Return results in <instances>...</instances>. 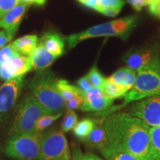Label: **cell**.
<instances>
[{"label":"cell","instance_id":"cell-29","mask_svg":"<svg viewBox=\"0 0 160 160\" xmlns=\"http://www.w3.org/2000/svg\"><path fill=\"white\" fill-rule=\"evenodd\" d=\"M99 1L100 7L102 8L122 9L125 4V2L123 0H99Z\"/></svg>","mask_w":160,"mask_h":160},{"label":"cell","instance_id":"cell-21","mask_svg":"<svg viewBox=\"0 0 160 160\" xmlns=\"http://www.w3.org/2000/svg\"><path fill=\"white\" fill-rule=\"evenodd\" d=\"M95 125V119H84L77 122L73 128L75 137L81 140H85L91 133Z\"/></svg>","mask_w":160,"mask_h":160},{"label":"cell","instance_id":"cell-36","mask_svg":"<svg viewBox=\"0 0 160 160\" xmlns=\"http://www.w3.org/2000/svg\"><path fill=\"white\" fill-rule=\"evenodd\" d=\"M148 11L153 17L160 19V0L150 5L148 7Z\"/></svg>","mask_w":160,"mask_h":160},{"label":"cell","instance_id":"cell-10","mask_svg":"<svg viewBox=\"0 0 160 160\" xmlns=\"http://www.w3.org/2000/svg\"><path fill=\"white\" fill-rule=\"evenodd\" d=\"M33 68L31 57L19 55L8 60L0 66V78L7 81L13 78L25 76Z\"/></svg>","mask_w":160,"mask_h":160},{"label":"cell","instance_id":"cell-13","mask_svg":"<svg viewBox=\"0 0 160 160\" xmlns=\"http://www.w3.org/2000/svg\"><path fill=\"white\" fill-rule=\"evenodd\" d=\"M84 142L90 147L99 151L100 153L108 147L107 131L105 126V117L95 119L94 127Z\"/></svg>","mask_w":160,"mask_h":160},{"label":"cell","instance_id":"cell-33","mask_svg":"<svg viewBox=\"0 0 160 160\" xmlns=\"http://www.w3.org/2000/svg\"><path fill=\"white\" fill-rule=\"evenodd\" d=\"M14 36L5 30H0V48L7 45V44L11 41Z\"/></svg>","mask_w":160,"mask_h":160},{"label":"cell","instance_id":"cell-1","mask_svg":"<svg viewBox=\"0 0 160 160\" xmlns=\"http://www.w3.org/2000/svg\"><path fill=\"white\" fill-rule=\"evenodd\" d=\"M108 147L152 160L150 127L128 113H113L105 117Z\"/></svg>","mask_w":160,"mask_h":160},{"label":"cell","instance_id":"cell-15","mask_svg":"<svg viewBox=\"0 0 160 160\" xmlns=\"http://www.w3.org/2000/svg\"><path fill=\"white\" fill-rule=\"evenodd\" d=\"M31 57L33 62V69L38 72L45 71L54 62L57 58H59L51 53L40 44L38 45Z\"/></svg>","mask_w":160,"mask_h":160},{"label":"cell","instance_id":"cell-22","mask_svg":"<svg viewBox=\"0 0 160 160\" xmlns=\"http://www.w3.org/2000/svg\"><path fill=\"white\" fill-rule=\"evenodd\" d=\"M101 154L107 160H144L128 152L108 148L101 152Z\"/></svg>","mask_w":160,"mask_h":160},{"label":"cell","instance_id":"cell-23","mask_svg":"<svg viewBox=\"0 0 160 160\" xmlns=\"http://www.w3.org/2000/svg\"><path fill=\"white\" fill-rule=\"evenodd\" d=\"M152 160H160V126L150 128Z\"/></svg>","mask_w":160,"mask_h":160},{"label":"cell","instance_id":"cell-6","mask_svg":"<svg viewBox=\"0 0 160 160\" xmlns=\"http://www.w3.org/2000/svg\"><path fill=\"white\" fill-rule=\"evenodd\" d=\"M45 114L48 113L39 102L31 93L27 94L18 105L9 135L36 131L37 122Z\"/></svg>","mask_w":160,"mask_h":160},{"label":"cell","instance_id":"cell-11","mask_svg":"<svg viewBox=\"0 0 160 160\" xmlns=\"http://www.w3.org/2000/svg\"><path fill=\"white\" fill-rule=\"evenodd\" d=\"M84 102L80 110L84 112H100L109 109L114 102L105 95L102 89L92 87L83 93Z\"/></svg>","mask_w":160,"mask_h":160},{"label":"cell","instance_id":"cell-28","mask_svg":"<svg viewBox=\"0 0 160 160\" xmlns=\"http://www.w3.org/2000/svg\"><path fill=\"white\" fill-rule=\"evenodd\" d=\"M20 3V0H0V19Z\"/></svg>","mask_w":160,"mask_h":160},{"label":"cell","instance_id":"cell-8","mask_svg":"<svg viewBox=\"0 0 160 160\" xmlns=\"http://www.w3.org/2000/svg\"><path fill=\"white\" fill-rule=\"evenodd\" d=\"M128 113L139 118L150 128L160 126V95L137 101Z\"/></svg>","mask_w":160,"mask_h":160},{"label":"cell","instance_id":"cell-17","mask_svg":"<svg viewBox=\"0 0 160 160\" xmlns=\"http://www.w3.org/2000/svg\"><path fill=\"white\" fill-rule=\"evenodd\" d=\"M11 45L20 55L31 57L39 45V39L37 35H26L16 39Z\"/></svg>","mask_w":160,"mask_h":160},{"label":"cell","instance_id":"cell-5","mask_svg":"<svg viewBox=\"0 0 160 160\" xmlns=\"http://www.w3.org/2000/svg\"><path fill=\"white\" fill-rule=\"evenodd\" d=\"M42 137L38 131L10 136L3 147L4 154L14 160H38Z\"/></svg>","mask_w":160,"mask_h":160},{"label":"cell","instance_id":"cell-20","mask_svg":"<svg viewBox=\"0 0 160 160\" xmlns=\"http://www.w3.org/2000/svg\"><path fill=\"white\" fill-rule=\"evenodd\" d=\"M102 91L105 95L111 98V99H115L117 98L122 97L125 95L127 92H128L130 90L124 86L119 85L118 84L113 82L112 80L109 78L105 79V83H104L102 87Z\"/></svg>","mask_w":160,"mask_h":160},{"label":"cell","instance_id":"cell-14","mask_svg":"<svg viewBox=\"0 0 160 160\" xmlns=\"http://www.w3.org/2000/svg\"><path fill=\"white\" fill-rule=\"evenodd\" d=\"M39 44L57 57L62 55L65 51V38L55 31H48L44 33Z\"/></svg>","mask_w":160,"mask_h":160},{"label":"cell","instance_id":"cell-30","mask_svg":"<svg viewBox=\"0 0 160 160\" xmlns=\"http://www.w3.org/2000/svg\"><path fill=\"white\" fill-rule=\"evenodd\" d=\"M157 1L159 0H127L128 2L137 11H140L144 7L151 5Z\"/></svg>","mask_w":160,"mask_h":160},{"label":"cell","instance_id":"cell-35","mask_svg":"<svg viewBox=\"0 0 160 160\" xmlns=\"http://www.w3.org/2000/svg\"><path fill=\"white\" fill-rule=\"evenodd\" d=\"M77 1L81 3L82 5L97 11L100 8L99 0H77Z\"/></svg>","mask_w":160,"mask_h":160},{"label":"cell","instance_id":"cell-3","mask_svg":"<svg viewBox=\"0 0 160 160\" xmlns=\"http://www.w3.org/2000/svg\"><path fill=\"white\" fill-rule=\"evenodd\" d=\"M139 21V17L138 16H129L93 26L84 31L68 36L65 39L68 44L69 48H73L81 42L91 38L116 37L125 40L128 39Z\"/></svg>","mask_w":160,"mask_h":160},{"label":"cell","instance_id":"cell-34","mask_svg":"<svg viewBox=\"0 0 160 160\" xmlns=\"http://www.w3.org/2000/svg\"><path fill=\"white\" fill-rule=\"evenodd\" d=\"M121 9L119 8H102L100 7L97 12L102 13V14L107 16L110 17H114L119 13Z\"/></svg>","mask_w":160,"mask_h":160},{"label":"cell","instance_id":"cell-38","mask_svg":"<svg viewBox=\"0 0 160 160\" xmlns=\"http://www.w3.org/2000/svg\"><path fill=\"white\" fill-rule=\"evenodd\" d=\"M47 0H20V3H28L29 5H36L38 6L45 5Z\"/></svg>","mask_w":160,"mask_h":160},{"label":"cell","instance_id":"cell-24","mask_svg":"<svg viewBox=\"0 0 160 160\" xmlns=\"http://www.w3.org/2000/svg\"><path fill=\"white\" fill-rule=\"evenodd\" d=\"M62 116V113H58L56 114H45L43 115L39 121L37 122L36 125V131L42 132L44 130L51 126L54 122Z\"/></svg>","mask_w":160,"mask_h":160},{"label":"cell","instance_id":"cell-12","mask_svg":"<svg viewBox=\"0 0 160 160\" xmlns=\"http://www.w3.org/2000/svg\"><path fill=\"white\" fill-rule=\"evenodd\" d=\"M30 6L31 5L28 3H19L14 8L8 12L0 19V28L15 35Z\"/></svg>","mask_w":160,"mask_h":160},{"label":"cell","instance_id":"cell-9","mask_svg":"<svg viewBox=\"0 0 160 160\" xmlns=\"http://www.w3.org/2000/svg\"><path fill=\"white\" fill-rule=\"evenodd\" d=\"M25 83V76H21L7 80L0 86V122L14 108Z\"/></svg>","mask_w":160,"mask_h":160},{"label":"cell","instance_id":"cell-31","mask_svg":"<svg viewBox=\"0 0 160 160\" xmlns=\"http://www.w3.org/2000/svg\"><path fill=\"white\" fill-rule=\"evenodd\" d=\"M83 102H84L83 95H79L68 102L67 104H66V107H67L68 109H70V110H76L79 108L80 109V108L82 107Z\"/></svg>","mask_w":160,"mask_h":160},{"label":"cell","instance_id":"cell-32","mask_svg":"<svg viewBox=\"0 0 160 160\" xmlns=\"http://www.w3.org/2000/svg\"><path fill=\"white\" fill-rule=\"evenodd\" d=\"M77 83L78 88L82 91L83 93H85V92L88 91L89 90L93 87L87 76H85V77L80 78V79L77 82Z\"/></svg>","mask_w":160,"mask_h":160},{"label":"cell","instance_id":"cell-18","mask_svg":"<svg viewBox=\"0 0 160 160\" xmlns=\"http://www.w3.org/2000/svg\"><path fill=\"white\" fill-rule=\"evenodd\" d=\"M136 78L137 73L134 70L130 68L129 67H124L114 72L109 79L113 82L131 90L134 85Z\"/></svg>","mask_w":160,"mask_h":160},{"label":"cell","instance_id":"cell-19","mask_svg":"<svg viewBox=\"0 0 160 160\" xmlns=\"http://www.w3.org/2000/svg\"><path fill=\"white\" fill-rule=\"evenodd\" d=\"M56 85L60 94L63 97L66 102L79 95H83L82 91L78 87L71 85L67 80L59 79L56 82Z\"/></svg>","mask_w":160,"mask_h":160},{"label":"cell","instance_id":"cell-2","mask_svg":"<svg viewBox=\"0 0 160 160\" xmlns=\"http://www.w3.org/2000/svg\"><path fill=\"white\" fill-rule=\"evenodd\" d=\"M158 95H160V58L153 56L148 62L137 71L134 85L124 96L123 103L110 108L98 115L108 116L133 102Z\"/></svg>","mask_w":160,"mask_h":160},{"label":"cell","instance_id":"cell-27","mask_svg":"<svg viewBox=\"0 0 160 160\" xmlns=\"http://www.w3.org/2000/svg\"><path fill=\"white\" fill-rule=\"evenodd\" d=\"M20 55L15 51L11 43L5 45L0 49V66L8 60Z\"/></svg>","mask_w":160,"mask_h":160},{"label":"cell","instance_id":"cell-16","mask_svg":"<svg viewBox=\"0 0 160 160\" xmlns=\"http://www.w3.org/2000/svg\"><path fill=\"white\" fill-rule=\"evenodd\" d=\"M153 57L148 50L132 49L124 55L123 61L127 64L128 67L137 71L148 62Z\"/></svg>","mask_w":160,"mask_h":160},{"label":"cell","instance_id":"cell-37","mask_svg":"<svg viewBox=\"0 0 160 160\" xmlns=\"http://www.w3.org/2000/svg\"><path fill=\"white\" fill-rule=\"evenodd\" d=\"M71 160H87L85 154H84L79 146H77L73 149L71 154Z\"/></svg>","mask_w":160,"mask_h":160},{"label":"cell","instance_id":"cell-7","mask_svg":"<svg viewBox=\"0 0 160 160\" xmlns=\"http://www.w3.org/2000/svg\"><path fill=\"white\" fill-rule=\"evenodd\" d=\"M38 160H71L68 143L62 131H51L43 134Z\"/></svg>","mask_w":160,"mask_h":160},{"label":"cell","instance_id":"cell-39","mask_svg":"<svg viewBox=\"0 0 160 160\" xmlns=\"http://www.w3.org/2000/svg\"><path fill=\"white\" fill-rule=\"evenodd\" d=\"M85 157L87 160H103L102 159L98 157L97 155L93 154V153H88L85 154Z\"/></svg>","mask_w":160,"mask_h":160},{"label":"cell","instance_id":"cell-26","mask_svg":"<svg viewBox=\"0 0 160 160\" xmlns=\"http://www.w3.org/2000/svg\"><path fill=\"white\" fill-rule=\"evenodd\" d=\"M87 77L88 78L89 81L91 82L93 87L102 89L103 85L105 81V78L100 73L97 66H93V68L90 70L88 73Z\"/></svg>","mask_w":160,"mask_h":160},{"label":"cell","instance_id":"cell-25","mask_svg":"<svg viewBox=\"0 0 160 160\" xmlns=\"http://www.w3.org/2000/svg\"><path fill=\"white\" fill-rule=\"evenodd\" d=\"M78 122V117L73 110L68 109L62 123V131L63 133L69 132L75 127Z\"/></svg>","mask_w":160,"mask_h":160},{"label":"cell","instance_id":"cell-4","mask_svg":"<svg viewBox=\"0 0 160 160\" xmlns=\"http://www.w3.org/2000/svg\"><path fill=\"white\" fill-rule=\"evenodd\" d=\"M55 79L51 73L39 71L28 84L31 94L39 102L48 114L62 113L66 102L58 91Z\"/></svg>","mask_w":160,"mask_h":160}]
</instances>
